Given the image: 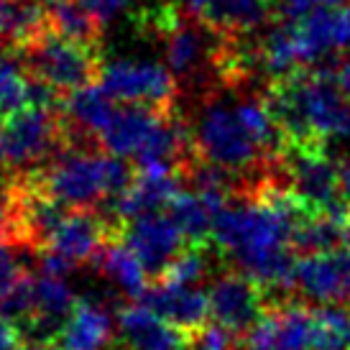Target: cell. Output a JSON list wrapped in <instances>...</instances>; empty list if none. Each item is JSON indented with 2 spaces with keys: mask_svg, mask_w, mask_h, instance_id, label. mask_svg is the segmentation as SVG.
<instances>
[{
  "mask_svg": "<svg viewBox=\"0 0 350 350\" xmlns=\"http://www.w3.org/2000/svg\"><path fill=\"white\" fill-rule=\"evenodd\" d=\"M263 100L286 144L350 141V98L327 69H299L276 79L263 90Z\"/></svg>",
  "mask_w": 350,
  "mask_h": 350,
  "instance_id": "6da1fadb",
  "label": "cell"
},
{
  "mask_svg": "<svg viewBox=\"0 0 350 350\" xmlns=\"http://www.w3.org/2000/svg\"><path fill=\"white\" fill-rule=\"evenodd\" d=\"M189 131H192L195 154L210 164L245 176L253 185L251 195L271 174L276 156H271L258 144V138L245 126L238 103H228L220 90L204 95L202 110Z\"/></svg>",
  "mask_w": 350,
  "mask_h": 350,
  "instance_id": "7a4b0ae2",
  "label": "cell"
},
{
  "mask_svg": "<svg viewBox=\"0 0 350 350\" xmlns=\"http://www.w3.org/2000/svg\"><path fill=\"white\" fill-rule=\"evenodd\" d=\"M39 185L69 210H95L133 185L136 172L120 159L90 146H64L44 172H33Z\"/></svg>",
  "mask_w": 350,
  "mask_h": 350,
  "instance_id": "3957f363",
  "label": "cell"
},
{
  "mask_svg": "<svg viewBox=\"0 0 350 350\" xmlns=\"http://www.w3.org/2000/svg\"><path fill=\"white\" fill-rule=\"evenodd\" d=\"M327 144H286L276 159V172L284 185L310 207L312 213H345L338 164L327 156Z\"/></svg>",
  "mask_w": 350,
  "mask_h": 350,
  "instance_id": "277c9868",
  "label": "cell"
},
{
  "mask_svg": "<svg viewBox=\"0 0 350 350\" xmlns=\"http://www.w3.org/2000/svg\"><path fill=\"white\" fill-rule=\"evenodd\" d=\"M64 144V126L57 110L23 107L0 123V169L16 174L36 172L33 166L51 161Z\"/></svg>",
  "mask_w": 350,
  "mask_h": 350,
  "instance_id": "5b68a950",
  "label": "cell"
},
{
  "mask_svg": "<svg viewBox=\"0 0 350 350\" xmlns=\"http://www.w3.org/2000/svg\"><path fill=\"white\" fill-rule=\"evenodd\" d=\"M21 57L26 62L31 77L49 82L59 92L88 88L98 82L103 72L100 46L64 39L51 29L39 33L26 49H21Z\"/></svg>",
  "mask_w": 350,
  "mask_h": 350,
  "instance_id": "8992f818",
  "label": "cell"
},
{
  "mask_svg": "<svg viewBox=\"0 0 350 350\" xmlns=\"http://www.w3.org/2000/svg\"><path fill=\"white\" fill-rule=\"evenodd\" d=\"M113 235H118V223L103 220L95 210H69L39 253L41 271L67 276L82 263L95 261Z\"/></svg>",
  "mask_w": 350,
  "mask_h": 350,
  "instance_id": "52a82bcc",
  "label": "cell"
},
{
  "mask_svg": "<svg viewBox=\"0 0 350 350\" xmlns=\"http://www.w3.org/2000/svg\"><path fill=\"white\" fill-rule=\"evenodd\" d=\"M179 79L166 64L138 62V59H113L103 64L98 85L123 105H146L156 110H176Z\"/></svg>",
  "mask_w": 350,
  "mask_h": 350,
  "instance_id": "ba28073f",
  "label": "cell"
},
{
  "mask_svg": "<svg viewBox=\"0 0 350 350\" xmlns=\"http://www.w3.org/2000/svg\"><path fill=\"white\" fill-rule=\"evenodd\" d=\"M207 297L213 322L223 325L235 338L248 335L269 310L263 286L243 271H228L217 276Z\"/></svg>",
  "mask_w": 350,
  "mask_h": 350,
  "instance_id": "9c48e42d",
  "label": "cell"
},
{
  "mask_svg": "<svg viewBox=\"0 0 350 350\" xmlns=\"http://www.w3.org/2000/svg\"><path fill=\"white\" fill-rule=\"evenodd\" d=\"M294 289L322 307H350V248L307 253L297 258Z\"/></svg>",
  "mask_w": 350,
  "mask_h": 350,
  "instance_id": "30bf717a",
  "label": "cell"
},
{
  "mask_svg": "<svg viewBox=\"0 0 350 350\" xmlns=\"http://www.w3.org/2000/svg\"><path fill=\"white\" fill-rule=\"evenodd\" d=\"M118 238L136 253L146 271L161 279L169 263L185 251V235L169 215L148 213L118 225Z\"/></svg>",
  "mask_w": 350,
  "mask_h": 350,
  "instance_id": "8fae6325",
  "label": "cell"
},
{
  "mask_svg": "<svg viewBox=\"0 0 350 350\" xmlns=\"http://www.w3.org/2000/svg\"><path fill=\"white\" fill-rule=\"evenodd\" d=\"M77 299L64 282V276L41 271L39 276H29V314L21 322L23 335L31 342H54L59 330L69 320Z\"/></svg>",
  "mask_w": 350,
  "mask_h": 350,
  "instance_id": "7c38bea8",
  "label": "cell"
},
{
  "mask_svg": "<svg viewBox=\"0 0 350 350\" xmlns=\"http://www.w3.org/2000/svg\"><path fill=\"white\" fill-rule=\"evenodd\" d=\"M314 310L301 301H276L245 335V350H312Z\"/></svg>",
  "mask_w": 350,
  "mask_h": 350,
  "instance_id": "4fadbf2b",
  "label": "cell"
},
{
  "mask_svg": "<svg viewBox=\"0 0 350 350\" xmlns=\"http://www.w3.org/2000/svg\"><path fill=\"white\" fill-rule=\"evenodd\" d=\"M301 64H317L350 46V8H317L292 21Z\"/></svg>",
  "mask_w": 350,
  "mask_h": 350,
  "instance_id": "5bb4252c",
  "label": "cell"
},
{
  "mask_svg": "<svg viewBox=\"0 0 350 350\" xmlns=\"http://www.w3.org/2000/svg\"><path fill=\"white\" fill-rule=\"evenodd\" d=\"M187 10L225 39L251 36L276 10V0H189Z\"/></svg>",
  "mask_w": 350,
  "mask_h": 350,
  "instance_id": "9a60e30c",
  "label": "cell"
},
{
  "mask_svg": "<svg viewBox=\"0 0 350 350\" xmlns=\"http://www.w3.org/2000/svg\"><path fill=\"white\" fill-rule=\"evenodd\" d=\"M118 335L126 350H189V332L146 304H131L118 312Z\"/></svg>",
  "mask_w": 350,
  "mask_h": 350,
  "instance_id": "2e32d148",
  "label": "cell"
},
{
  "mask_svg": "<svg viewBox=\"0 0 350 350\" xmlns=\"http://www.w3.org/2000/svg\"><path fill=\"white\" fill-rule=\"evenodd\" d=\"M144 304L187 332L200 330L210 317V297L189 284L156 279L154 286H148V292L144 294Z\"/></svg>",
  "mask_w": 350,
  "mask_h": 350,
  "instance_id": "e0dca14e",
  "label": "cell"
},
{
  "mask_svg": "<svg viewBox=\"0 0 350 350\" xmlns=\"http://www.w3.org/2000/svg\"><path fill=\"white\" fill-rule=\"evenodd\" d=\"M164 116H166L164 110H156V107H146V105L116 107L110 123L100 133L98 146L103 151H107V154L120 156V159H128V156L136 159L138 151L146 146L151 133L164 120Z\"/></svg>",
  "mask_w": 350,
  "mask_h": 350,
  "instance_id": "ac0fdd59",
  "label": "cell"
},
{
  "mask_svg": "<svg viewBox=\"0 0 350 350\" xmlns=\"http://www.w3.org/2000/svg\"><path fill=\"white\" fill-rule=\"evenodd\" d=\"M113 340V320L103 304L79 299L51 342L57 350H105Z\"/></svg>",
  "mask_w": 350,
  "mask_h": 350,
  "instance_id": "d6986e66",
  "label": "cell"
},
{
  "mask_svg": "<svg viewBox=\"0 0 350 350\" xmlns=\"http://www.w3.org/2000/svg\"><path fill=\"white\" fill-rule=\"evenodd\" d=\"M179 182L182 179L176 174H144V172H138L133 185L128 187L113 204L116 223L120 225L131 217L159 213L161 207H169V202L179 192Z\"/></svg>",
  "mask_w": 350,
  "mask_h": 350,
  "instance_id": "ffe728a7",
  "label": "cell"
},
{
  "mask_svg": "<svg viewBox=\"0 0 350 350\" xmlns=\"http://www.w3.org/2000/svg\"><path fill=\"white\" fill-rule=\"evenodd\" d=\"M95 263L123 294L133 297V299H144V294L148 292V276L151 273L146 271V266L141 263V258L118 235H113L103 245V251L98 253Z\"/></svg>",
  "mask_w": 350,
  "mask_h": 350,
  "instance_id": "44dd1931",
  "label": "cell"
},
{
  "mask_svg": "<svg viewBox=\"0 0 350 350\" xmlns=\"http://www.w3.org/2000/svg\"><path fill=\"white\" fill-rule=\"evenodd\" d=\"M49 29V10L36 0H0V46L26 49L39 33Z\"/></svg>",
  "mask_w": 350,
  "mask_h": 350,
  "instance_id": "7402d4cb",
  "label": "cell"
},
{
  "mask_svg": "<svg viewBox=\"0 0 350 350\" xmlns=\"http://www.w3.org/2000/svg\"><path fill=\"white\" fill-rule=\"evenodd\" d=\"M217 213H220V207L195 189H179L174 200L169 202V217L174 220L189 243L204 245L213 238Z\"/></svg>",
  "mask_w": 350,
  "mask_h": 350,
  "instance_id": "603a6c76",
  "label": "cell"
},
{
  "mask_svg": "<svg viewBox=\"0 0 350 350\" xmlns=\"http://www.w3.org/2000/svg\"><path fill=\"white\" fill-rule=\"evenodd\" d=\"M342 215L345 213H310L294 225L292 248L297 253H322L338 248L342 241Z\"/></svg>",
  "mask_w": 350,
  "mask_h": 350,
  "instance_id": "cb8c5ba5",
  "label": "cell"
},
{
  "mask_svg": "<svg viewBox=\"0 0 350 350\" xmlns=\"http://www.w3.org/2000/svg\"><path fill=\"white\" fill-rule=\"evenodd\" d=\"M31 79L21 51L0 46V116L5 118L29 107Z\"/></svg>",
  "mask_w": 350,
  "mask_h": 350,
  "instance_id": "d4e9b609",
  "label": "cell"
},
{
  "mask_svg": "<svg viewBox=\"0 0 350 350\" xmlns=\"http://www.w3.org/2000/svg\"><path fill=\"white\" fill-rule=\"evenodd\" d=\"M49 29L57 31L59 36H64V39L100 46L103 23L79 0H59V3H54L49 8Z\"/></svg>",
  "mask_w": 350,
  "mask_h": 350,
  "instance_id": "484cf974",
  "label": "cell"
},
{
  "mask_svg": "<svg viewBox=\"0 0 350 350\" xmlns=\"http://www.w3.org/2000/svg\"><path fill=\"white\" fill-rule=\"evenodd\" d=\"M312 350H350V307H317Z\"/></svg>",
  "mask_w": 350,
  "mask_h": 350,
  "instance_id": "4316f807",
  "label": "cell"
},
{
  "mask_svg": "<svg viewBox=\"0 0 350 350\" xmlns=\"http://www.w3.org/2000/svg\"><path fill=\"white\" fill-rule=\"evenodd\" d=\"M207 245L200 243H189L185 251L176 256L174 261L169 263V269L164 271V282H174V284H189V286H197L202 282L207 271H210V258H207Z\"/></svg>",
  "mask_w": 350,
  "mask_h": 350,
  "instance_id": "83f0119b",
  "label": "cell"
},
{
  "mask_svg": "<svg viewBox=\"0 0 350 350\" xmlns=\"http://www.w3.org/2000/svg\"><path fill=\"white\" fill-rule=\"evenodd\" d=\"M26 273L21 271L18 258L13 253V245L0 241V312L5 307L8 297L13 294V289L18 286V282L23 279Z\"/></svg>",
  "mask_w": 350,
  "mask_h": 350,
  "instance_id": "f1b7e54d",
  "label": "cell"
},
{
  "mask_svg": "<svg viewBox=\"0 0 350 350\" xmlns=\"http://www.w3.org/2000/svg\"><path fill=\"white\" fill-rule=\"evenodd\" d=\"M345 5V0H282L279 5H276V13L282 16L284 21H297L301 16H307L310 10H317V8H340Z\"/></svg>",
  "mask_w": 350,
  "mask_h": 350,
  "instance_id": "f546056e",
  "label": "cell"
},
{
  "mask_svg": "<svg viewBox=\"0 0 350 350\" xmlns=\"http://www.w3.org/2000/svg\"><path fill=\"white\" fill-rule=\"evenodd\" d=\"M79 3H82V5H85L103 26H105V23H110V21L116 18L120 10L128 8L131 0H79Z\"/></svg>",
  "mask_w": 350,
  "mask_h": 350,
  "instance_id": "4dcf8cb0",
  "label": "cell"
},
{
  "mask_svg": "<svg viewBox=\"0 0 350 350\" xmlns=\"http://www.w3.org/2000/svg\"><path fill=\"white\" fill-rule=\"evenodd\" d=\"M21 342H23L21 325L0 314V350H21Z\"/></svg>",
  "mask_w": 350,
  "mask_h": 350,
  "instance_id": "1f68e13d",
  "label": "cell"
},
{
  "mask_svg": "<svg viewBox=\"0 0 350 350\" xmlns=\"http://www.w3.org/2000/svg\"><path fill=\"white\" fill-rule=\"evenodd\" d=\"M10 213H13V176L10 179H0V241L5 238Z\"/></svg>",
  "mask_w": 350,
  "mask_h": 350,
  "instance_id": "d6a6232c",
  "label": "cell"
},
{
  "mask_svg": "<svg viewBox=\"0 0 350 350\" xmlns=\"http://www.w3.org/2000/svg\"><path fill=\"white\" fill-rule=\"evenodd\" d=\"M335 79H338V85L340 90L350 98V46L340 54L338 59V67H335Z\"/></svg>",
  "mask_w": 350,
  "mask_h": 350,
  "instance_id": "836d02e7",
  "label": "cell"
},
{
  "mask_svg": "<svg viewBox=\"0 0 350 350\" xmlns=\"http://www.w3.org/2000/svg\"><path fill=\"white\" fill-rule=\"evenodd\" d=\"M338 176H340L342 200L350 204V154L345 156V159H340V164H338Z\"/></svg>",
  "mask_w": 350,
  "mask_h": 350,
  "instance_id": "e575fe53",
  "label": "cell"
},
{
  "mask_svg": "<svg viewBox=\"0 0 350 350\" xmlns=\"http://www.w3.org/2000/svg\"><path fill=\"white\" fill-rule=\"evenodd\" d=\"M342 243L350 248V204L348 210H345V215H342Z\"/></svg>",
  "mask_w": 350,
  "mask_h": 350,
  "instance_id": "d590c367",
  "label": "cell"
},
{
  "mask_svg": "<svg viewBox=\"0 0 350 350\" xmlns=\"http://www.w3.org/2000/svg\"><path fill=\"white\" fill-rule=\"evenodd\" d=\"M21 350H57V348L49 345V342H29L26 348H21Z\"/></svg>",
  "mask_w": 350,
  "mask_h": 350,
  "instance_id": "8d00e7d4",
  "label": "cell"
},
{
  "mask_svg": "<svg viewBox=\"0 0 350 350\" xmlns=\"http://www.w3.org/2000/svg\"><path fill=\"white\" fill-rule=\"evenodd\" d=\"M0 123H3V116H0Z\"/></svg>",
  "mask_w": 350,
  "mask_h": 350,
  "instance_id": "74e56055",
  "label": "cell"
},
{
  "mask_svg": "<svg viewBox=\"0 0 350 350\" xmlns=\"http://www.w3.org/2000/svg\"><path fill=\"white\" fill-rule=\"evenodd\" d=\"M51 3H59V0H51Z\"/></svg>",
  "mask_w": 350,
  "mask_h": 350,
  "instance_id": "f35d334b",
  "label": "cell"
}]
</instances>
